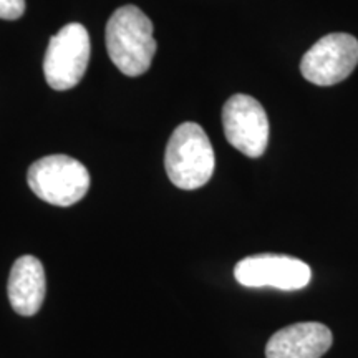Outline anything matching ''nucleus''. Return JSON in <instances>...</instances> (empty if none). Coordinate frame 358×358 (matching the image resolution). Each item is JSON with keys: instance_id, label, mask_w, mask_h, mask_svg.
<instances>
[{"instance_id": "obj_6", "label": "nucleus", "mask_w": 358, "mask_h": 358, "mask_svg": "<svg viewBox=\"0 0 358 358\" xmlns=\"http://www.w3.org/2000/svg\"><path fill=\"white\" fill-rule=\"evenodd\" d=\"M224 134L237 151L259 158L268 143V120L266 110L256 98L237 93L226 101L222 108Z\"/></svg>"}, {"instance_id": "obj_9", "label": "nucleus", "mask_w": 358, "mask_h": 358, "mask_svg": "<svg viewBox=\"0 0 358 358\" xmlns=\"http://www.w3.org/2000/svg\"><path fill=\"white\" fill-rule=\"evenodd\" d=\"M8 301L22 317H32L42 307L47 280L42 262L34 256H22L13 262L8 277Z\"/></svg>"}, {"instance_id": "obj_3", "label": "nucleus", "mask_w": 358, "mask_h": 358, "mask_svg": "<svg viewBox=\"0 0 358 358\" xmlns=\"http://www.w3.org/2000/svg\"><path fill=\"white\" fill-rule=\"evenodd\" d=\"M30 189L45 203L69 208L85 198L90 189V173L78 159L65 155L45 156L27 173Z\"/></svg>"}, {"instance_id": "obj_4", "label": "nucleus", "mask_w": 358, "mask_h": 358, "mask_svg": "<svg viewBox=\"0 0 358 358\" xmlns=\"http://www.w3.org/2000/svg\"><path fill=\"white\" fill-rule=\"evenodd\" d=\"M90 35L82 24L65 25L53 35L43 60V73L53 90L65 92L77 87L90 62Z\"/></svg>"}, {"instance_id": "obj_10", "label": "nucleus", "mask_w": 358, "mask_h": 358, "mask_svg": "<svg viewBox=\"0 0 358 358\" xmlns=\"http://www.w3.org/2000/svg\"><path fill=\"white\" fill-rule=\"evenodd\" d=\"M25 0H0V19L17 20L24 15Z\"/></svg>"}, {"instance_id": "obj_2", "label": "nucleus", "mask_w": 358, "mask_h": 358, "mask_svg": "<svg viewBox=\"0 0 358 358\" xmlns=\"http://www.w3.org/2000/svg\"><path fill=\"white\" fill-rule=\"evenodd\" d=\"M216 166L214 150L208 134L198 123H182L169 138L164 168L179 189L192 191L209 181Z\"/></svg>"}, {"instance_id": "obj_8", "label": "nucleus", "mask_w": 358, "mask_h": 358, "mask_svg": "<svg viewBox=\"0 0 358 358\" xmlns=\"http://www.w3.org/2000/svg\"><path fill=\"white\" fill-rule=\"evenodd\" d=\"M332 332L319 322H301L280 329L268 338L267 358H320L332 347Z\"/></svg>"}, {"instance_id": "obj_7", "label": "nucleus", "mask_w": 358, "mask_h": 358, "mask_svg": "<svg viewBox=\"0 0 358 358\" xmlns=\"http://www.w3.org/2000/svg\"><path fill=\"white\" fill-rule=\"evenodd\" d=\"M234 277L244 287L299 290L307 287L312 279V271L301 259L279 254H259L237 262Z\"/></svg>"}, {"instance_id": "obj_5", "label": "nucleus", "mask_w": 358, "mask_h": 358, "mask_svg": "<svg viewBox=\"0 0 358 358\" xmlns=\"http://www.w3.org/2000/svg\"><path fill=\"white\" fill-rule=\"evenodd\" d=\"M358 64V40L348 34H330L322 37L301 62L307 82L319 87L343 82Z\"/></svg>"}, {"instance_id": "obj_1", "label": "nucleus", "mask_w": 358, "mask_h": 358, "mask_svg": "<svg viewBox=\"0 0 358 358\" xmlns=\"http://www.w3.org/2000/svg\"><path fill=\"white\" fill-rule=\"evenodd\" d=\"M106 50L111 62L128 77L148 71L156 53L153 24L134 6L120 7L106 24Z\"/></svg>"}]
</instances>
